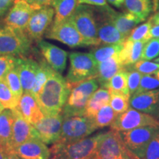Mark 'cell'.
Wrapping results in <instances>:
<instances>
[{"instance_id":"277c9868","label":"cell","mask_w":159,"mask_h":159,"mask_svg":"<svg viewBox=\"0 0 159 159\" xmlns=\"http://www.w3.org/2000/svg\"><path fill=\"white\" fill-rule=\"evenodd\" d=\"M32 40L21 30L5 25L0 27V56L23 57L30 51Z\"/></svg>"},{"instance_id":"681fc988","label":"cell","mask_w":159,"mask_h":159,"mask_svg":"<svg viewBox=\"0 0 159 159\" xmlns=\"http://www.w3.org/2000/svg\"><path fill=\"white\" fill-rule=\"evenodd\" d=\"M5 159H21L13 150H7V154Z\"/></svg>"},{"instance_id":"ba28073f","label":"cell","mask_w":159,"mask_h":159,"mask_svg":"<svg viewBox=\"0 0 159 159\" xmlns=\"http://www.w3.org/2000/svg\"><path fill=\"white\" fill-rule=\"evenodd\" d=\"M159 131V127L148 126L119 132L127 150L142 159L152 139Z\"/></svg>"},{"instance_id":"5bb4252c","label":"cell","mask_w":159,"mask_h":159,"mask_svg":"<svg viewBox=\"0 0 159 159\" xmlns=\"http://www.w3.org/2000/svg\"><path fill=\"white\" fill-rule=\"evenodd\" d=\"M63 116L59 114L44 116L33 125L39 139L46 144H54L59 141L63 124Z\"/></svg>"},{"instance_id":"7402d4cb","label":"cell","mask_w":159,"mask_h":159,"mask_svg":"<svg viewBox=\"0 0 159 159\" xmlns=\"http://www.w3.org/2000/svg\"><path fill=\"white\" fill-rule=\"evenodd\" d=\"M127 69L122 66L119 58V55L98 63L97 74L95 78L102 88H107L110 80L119 71Z\"/></svg>"},{"instance_id":"f35d334b","label":"cell","mask_w":159,"mask_h":159,"mask_svg":"<svg viewBox=\"0 0 159 159\" xmlns=\"http://www.w3.org/2000/svg\"><path fill=\"white\" fill-rule=\"evenodd\" d=\"M130 67L140 72L143 75H149L159 71V63L140 60Z\"/></svg>"},{"instance_id":"ab89813d","label":"cell","mask_w":159,"mask_h":159,"mask_svg":"<svg viewBox=\"0 0 159 159\" xmlns=\"http://www.w3.org/2000/svg\"><path fill=\"white\" fill-rule=\"evenodd\" d=\"M130 68V67H128ZM131 69H128L127 70L128 71V87L129 94H130V97L134 94H136L139 88L140 85L141 79H142V75L140 72L137 71L135 69L130 68Z\"/></svg>"},{"instance_id":"9f6ffc18","label":"cell","mask_w":159,"mask_h":159,"mask_svg":"<svg viewBox=\"0 0 159 159\" xmlns=\"http://www.w3.org/2000/svg\"><path fill=\"white\" fill-rule=\"evenodd\" d=\"M3 110H4V108L2 107V105H1V103H0V113H1Z\"/></svg>"},{"instance_id":"db71d44e","label":"cell","mask_w":159,"mask_h":159,"mask_svg":"<svg viewBox=\"0 0 159 159\" xmlns=\"http://www.w3.org/2000/svg\"><path fill=\"white\" fill-rule=\"evenodd\" d=\"M155 4V7H156V10L158 8V5H159V0H152Z\"/></svg>"},{"instance_id":"e0dca14e","label":"cell","mask_w":159,"mask_h":159,"mask_svg":"<svg viewBox=\"0 0 159 159\" xmlns=\"http://www.w3.org/2000/svg\"><path fill=\"white\" fill-rule=\"evenodd\" d=\"M38 46L44 60L51 68L62 75L66 66L67 52L43 40L39 41Z\"/></svg>"},{"instance_id":"91938a15","label":"cell","mask_w":159,"mask_h":159,"mask_svg":"<svg viewBox=\"0 0 159 159\" xmlns=\"http://www.w3.org/2000/svg\"><path fill=\"white\" fill-rule=\"evenodd\" d=\"M50 159H52V158H50Z\"/></svg>"},{"instance_id":"ac0fdd59","label":"cell","mask_w":159,"mask_h":159,"mask_svg":"<svg viewBox=\"0 0 159 159\" xmlns=\"http://www.w3.org/2000/svg\"><path fill=\"white\" fill-rule=\"evenodd\" d=\"M39 67L40 64L34 60L17 57L15 69L19 74L24 92H31Z\"/></svg>"},{"instance_id":"3957f363","label":"cell","mask_w":159,"mask_h":159,"mask_svg":"<svg viewBox=\"0 0 159 159\" xmlns=\"http://www.w3.org/2000/svg\"><path fill=\"white\" fill-rule=\"evenodd\" d=\"M96 78H91L73 85L61 114L64 117L83 116L87 102L99 88Z\"/></svg>"},{"instance_id":"d6a6232c","label":"cell","mask_w":159,"mask_h":159,"mask_svg":"<svg viewBox=\"0 0 159 159\" xmlns=\"http://www.w3.org/2000/svg\"><path fill=\"white\" fill-rule=\"evenodd\" d=\"M109 93H110L109 105L116 112V114L118 115L121 114L128 110L130 106V95L113 92V91H109Z\"/></svg>"},{"instance_id":"9a60e30c","label":"cell","mask_w":159,"mask_h":159,"mask_svg":"<svg viewBox=\"0 0 159 159\" xmlns=\"http://www.w3.org/2000/svg\"><path fill=\"white\" fill-rule=\"evenodd\" d=\"M13 112L14 120L10 150H13L19 145L31 139H39V135L34 126L27 122L16 108L13 110Z\"/></svg>"},{"instance_id":"d6986e66","label":"cell","mask_w":159,"mask_h":159,"mask_svg":"<svg viewBox=\"0 0 159 159\" xmlns=\"http://www.w3.org/2000/svg\"><path fill=\"white\" fill-rule=\"evenodd\" d=\"M21 159H50V149L40 139H31L12 150Z\"/></svg>"},{"instance_id":"f1b7e54d","label":"cell","mask_w":159,"mask_h":159,"mask_svg":"<svg viewBox=\"0 0 159 159\" xmlns=\"http://www.w3.org/2000/svg\"><path fill=\"white\" fill-rule=\"evenodd\" d=\"M39 64V69L37 72L34 85H33V87L30 92L32 96L36 99V101L38 99V97H39L40 92L42 90L43 85H44L46 82H47V79L49 78V75H50L51 72L53 70L45 60L41 61V62H40Z\"/></svg>"},{"instance_id":"f907efd6","label":"cell","mask_w":159,"mask_h":159,"mask_svg":"<svg viewBox=\"0 0 159 159\" xmlns=\"http://www.w3.org/2000/svg\"><path fill=\"white\" fill-rule=\"evenodd\" d=\"M7 154V150L2 145L0 144V159H5Z\"/></svg>"},{"instance_id":"4316f807","label":"cell","mask_w":159,"mask_h":159,"mask_svg":"<svg viewBox=\"0 0 159 159\" xmlns=\"http://www.w3.org/2000/svg\"><path fill=\"white\" fill-rule=\"evenodd\" d=\"M124 6L128 13L136 16L141 22L148 19L152 12L156 11L152 0H125Z\"/></svg>"},{"instance_id":"d4e9b609","label":"cell","mask_w":159,"mask_h":159,"mask_svg":"<svg viewBox=\"0 0 159 159\" xmlns=\"http://www.w3.org/2000/svg\"><path fill=\"white\" fill-rule=\"evenodd\" d=\"M110 102V93L108 89L105 88L98 89L91 95L87 102L83 116L93 119L97 113L105 105H108Z\"/></svg>"},{"instance_id":"4dcf8cb0","label":"cell","mask_w":159,"mask_h":159,"mask_svg":"<svg viewBox=\"0 0 159 159\" xmlns=\"http://www.w3.org/2000/svg\"><path fill=\"white\" fill-rule=\"evenodd\" d=\"M128 75L127 69L119 71L110 80L106 89L109 91L130 95L128 87Z\"/></svg>"},{"instance_id":"8fae6325","label":"cell","mask_w":159,"mask_h":159,"mask_svg":"<svg viewBox=\"0 0 159 159\" xmlns=\"http://www.w3.org/2000/svg\"><path fill=\"white\" fill-rule=\"evenodd\" d=\"M108 6L105 8L95 7L97 23V35L100 44H116L123 43L126 40L124 35L119 33L111 19Z\"/></svg>"},{"instance_id":"6f0895ef","label":"cell","mask_w":159,"mask_h":159,"mask_svg":"<svg viewBox=\"0 0 159 159\" xmlns=\"http://www.w3.org/2000/svg\"><path fill=\"white\" fill-rule=\"evenodd\" d=\"M155 62L159 63V57H157V58L155 59Z\"/></svg>"},{"instance_id":"1f68e13d","label":"cell","mask_w":159,"mask_h":159,"mask_svg":"<svg viewBox=\"0 0 159 159\" xmlns=\"http://www.w3.org/2000/svg\"><path fill=\"white\" fill-rule=\"evenodd\" d=\"M118 116L113 110L110 105H106L97 113L96 116L93 119L95 125L98 128H102L107 126H111Z\"/></svg>"},{"instance_id":"836d02e7","label":"cell","mask_w":159,"mask_h":159,"mask_svg":"<svg viewBox=\"0 0 159 159\" xmlns=\"http://www.w3.org/2000/svg\"><path fill=\"white\" fill-rule=\"evenodd\" d=\"M0 103L4 109L14 110L19 105V101L15 98L5 79L0 80Z\"/></svg>"},{"instance_id":"816d5d0a","label":"cell","mask_w":159,"mask_h":159,"mask_svg":"<svg viewBox=\"0 0 159 159\" xmlns=\"http://www.w3.org/2000/svg\"><path fill=\"white\" fill-rule=\"evenodd\" d=\"M128 156L129 158H130V159H141V158H138L137 156H135L134 154H133L132 152H130L129 150H128Z\"/></svg>"},{"instance_id":"e575fe53","label":"cell","mask_w":159,"mask_h":159,"mask_svg":"<svg viewBox=\"0 0 159 159\" xmlns=\"http://www.w3.org/2000/svg\"><path fill=\"white\" fill-rule=\"evenodd\" d=\"M5 80L7 85H8L9 89H11L12 93H13V94L14 95L15 98L19 102L20 99H21L24 93V91L19 74H18L17 71L16 70L15 67L6 75Z\"/></svg>"},{"instance_id":"44dd1931","label":"cell","mask_w":159,"mask_h":159,"mask_svg":"<svg viewBox=\"0 0 159 159\" xmlns=\"http://www.w3.org/2000/svg\"><path fill=\"white\" fill-rule=\"evenodd\" d=\"M16 109L25 120L33 125L44 116L36 99L28 92L23 93Z\"/></svg>"},{"instance_id":"8992f818","label":"cell","mask_w":159,"mask_h":159,"mask_svg":"<svg viewBox=\"0 0 159 159\" xmlns=\"http://www.w3.org/2000/svg\"><path fill=\"white\" fill-rule=\"evenodd\" d=\"M69 60L70 66L66 80L71 88L77 83L96 77L98 63L91 53L71 52Z\"/></svg>"},{"instance_id":"11a10c76","label":"cell","mask_w":159,"mask_h":159,"mask_svg":"<svg viewBox=\"0 0 159 159\" xmlns=\"http://www.w3.org/2000/svg\"><path fill=\"white\" fill-rule=\"evenodd\" d=\"M117 159H130V158H129L128 156H123V157H120V158H117Z\"/></svg>"},{"instance_id":"7a4b0ae2","label":"cell","mask_w":159,"mask_h":159,"mask_svg":"<svg viewBox=\"0 0 159 159\" xmlns=\"http://www.w3.org/2000/svg\"><path fill=\"white\" fill-rule=\"evenodd\" d=\"M104 133L69 144L55 143L50 149L52 159H92L97 145Z\"/></svg>"},{"instance_id":"d590c367","label":"cell","mask_w":159,"mask_h":159,"mask_svg":"<svg viewBox=\"0 0 159 159\" xmlns=\"http://www.w3.org/2000/svg\"><path fill=\"white\" fill-rule=\"evenodd\" d=\"M159 88V71L149 75H142L140 85L136 93L143 92Z\"/></svg>"},{"instance_id":"f546056e","label":"cell","mask_w":159,"mask_h":159,"mask_svg":"<svg viewBox=\"0 0 159 159\" xmlns=\"http://www.w3.org/2000/svg\"><path fill=\"white\" fill-rule=\"evenodd\" d=\"M123 43L116 44H105L102 47H95L91 51L97 63H102L114 55H119L123 48Z\"/></svg>"},{"instance_id":"bcb514c9","label":"cell","mask_w":159,"mask_h":159,"mask_svg":"<svg viewBox=\"0 0 159 159\" xmlns=\"http://www.w3.org/2000/svg\"><path fill=\"white\" fill-rule=\"evenodd\" d=\"M152 39H159V25H153L151 27L144 41L147 42Z\"/></svg>"},{"instance_id":"30bf717a","label":"cell","mask_w":159,"mask_h":159,"mask_svg":"<svg viewBox=\"0 0 159 159\" xmlns=\"http://www.w3.org/2000/svg\"><path fill=\"white\" fill-rule=\"evenodd\" d=\"M128 156L125 148L118 131L111 130L104 133L97 145L92 159H117Z\"/></svg>"},{"instance_id":"7bdbcfd3","label":"cell","mask_w":159,"mask_h":159,"mask_svg":"<svg viewBox=\"0 0 159 159\" xmlns=\"http://www.w3.org/2000/svg\"><path fill=\"white\" fill-rule=\"evenodd\" d=\"M77 2H78V5L79 4L87 5L95 7H99V8H105L109 6L106 0H77Z\"/></svg>"},{"instance_id":"6da1fadb","label":"cell","mask_w":159,"mask_h":159,"mask_svg":"<svg viewBox=\"0 0 159 159\" xmlns=\"http://www.w3.org/2000/svg\"><path fill=\"white\" fill-rule=\"evenodd\" d=\"M70 91L71 87L66 78L52 70L37 99L44 116L61 114Z\"/></svg>"},{"instance_id":"f5cc1de1","label":"cell","mask_w":159,"mask_h":159,"mask_svg":"<svg viewBox=\"0 0 159 159\" xmlns=\"http://www.w3.org/2000/svg\"><path fill=\"white\" fill-rule=\"evenodd\" d=\"M153 115H154V116L156 117V119H158V120H159V108L157 109V111H156V112H155V114Z\"/></svg>"},{"instance_id":"2e32d148","label":"cell","mask_w":159,"mask_h":159,"mask_svg":"<svg viewBox=\"0 0 159 159\" xmlns=\"http://www.w3.org/2000/svg\"><path fill=\"white\" fill-rule=\"evenodd\" d=\"M35 10L36 8L24 0H16L8 14L4 20L5 25L25 31Z\"/></svg>"},{"instance_id":"680465c9","label":"cell","mask_w":159,"mask_h":159,"mask_svg":"<svg viewBox=\"0 0 159 159\" xmlns=\"http://www.w3.org/2000/svg\"><path fill=\"white\" fill-rule=\"evenodd\" d=\"M158 9H159V5H158Z\"/></svg>"},{"instance_id":"7c38bea8","label":"cell","mask_w":159,"mask_h":159,"mask_svg":"<svg viewBox=\"0 0 159 159\" xmlns=\"http://www.w3.org/2000/svg\"><path fill=\"white\" fill-rule=\"evenodd\" d=\"M55 11L51 6H45L36 9L33 12L25 32L32 41L35 40L39 42L41 41L46 31L52 25Z\"/></svg>"},{"instance_id":"4fadbf2b","label":"cell","mask_w":159,"mask_h":159,"mask_svg":"<svg viewBox=\"0 0 159 159\" xmlns=\"http://www.w3.org/2000/svg\"><path fill=\"white\" fill-rule=\"evenodd\" d=\"M46 37L54 39L64 43L69 47L75 48L79 47H87L85 40L70 19L55 26H51Z\"/></svg>"},{"instance_id":"52a82bcc","label":"cell","mask_w":159,"mask_h":159,"mask_svg":"<svg viewBox=\"0 0 159 159\" xmlns=\"http://www.w3.org/2000/svg\"><path fill=\"white\" fill-rule=\"evenodd\" d=\"M97 130L93 119L85 116L64 117L59 141L60 144H69L87 138Z\"/></svg>"},{"instance_id":"9c48e42d","label":"cell","mask_w":159,"mask_h":159,"mask_svg":"<svg viewBox=\"0 0 159 159\" xmlns=\"http://www.w3.org/2000/svg\"><path fill=\"white\" fill-rule=\"evenodd\" d=\"M148 126L159 127V120L152 115L130 107L124 113L117 116L111 128V130L123 132Z\"/></svg>"},{"instance_id":"b9f144b4","label":"cell","mask_w":159,"mask_h":159,"mask_svg":"<svg viewBox=\"0 0 159 159\" xmlns=\"http://www.w3.org/2000/svg\"><path fill=\"white\" fill-rule=\"evenodd\" d=\"M142 159H159V131L150 141Z\"/></svg>"},{"instance_id":"f6af8a7d","label":"cell","mask_w":159,"mask_h":159,"mask_svg":"<svg viewBox=\"0 0 159 159\" xmlns=\"http://www.w3.org/2000/svg\"><path fill=\"white\" fill-rule=\"evenodd\" d=\"M16 0H0V17L2 16L11 5H13Z\"/></svg>"},{"instance_id":"ffe728a7","label":"cell","mask_w":159,"mask_h":159,"mask_svg":"<svg viewBox=\"0 0 159 159\" xmlns=\"http://www.w3.org/2000/svg\"><path fill=\"white\" fill-rule=\"evenodd\" d=\"M131 108L153 115L159 108V89L136 93L130 97Z\"/></svg>"},{"instance_id":"5b68a950","label":"cell","mask_w":159,"mask_h":159,"mask_svg":"<svg viewBox=\"0 0 159 159\" xmlns=\"http://www.w3.org/2000/svg\"><path fill=\"white\" fill-rule=\"evenodd\" d=\"M69 19L84 39L87 46L100 45L97 35L95 7L79 4Z\"/></svg>"},{"instance_id":"60d3db41","label":"cell","mask_w":159,"mask_h":159,"mask_svg":"<svg viewBox=\"0 0 159 159\" xmlns=\"http://www.w3.org/2000/svg\"><path fill=\"white\" fill-rule=\"evenodd\" d=\"M16 57L11 55L0 56V80L5 79L6 75L15 67Z\"/></svg>"},{"instance_id":"83f0119b","label":"cell","mask_w":159,"mask_h":159,"mask_svg":"<svg viewBox=\"0 0 159 159\" xmlns=\"http://www.w3.org/2000/svg\"><path fill=\"white\" fill-rule=\"evenodd\" d=\"M78 5L77 0H53L52 7L55 16L51 26H55L69 19Z\"/></svg>"},{"instance_id":"c3c4849f","label":"cell","mask_w":159,"mask_h":159,"mask_svg":"<svg viewBox=\"0 0 159 159\" xmlns=\"http://www.w3.org/2000/svg\"><path fill=\"white\" fill-rule=\"evenodd\" d=\"M149 19L153 25H159V11L152 15Z\"/></svg>"},{"instance_id":"603a6c76","label":"cell","mask_w":159,"mask_h":159,"mask_svg":"<svg viewBox=\"0 0 159 159\" xmlns=\"http://www.w3.org/2000/svg\"><path fill=\"white\" fill-rule=\"evenodd\" d=\"M146 43L144 41H130L125 40L123 48L119 54L121 63L125 68H128L140 61L143 49Z\"/></svg>"},{"instance_id":"8d00e7d4","label":"cell","mask_w":159,"mask_h":159,"mask_svg":"<svg viewBox=\"0 0 159 159\" xmlns=\"http://www.w3.org/2000/svg\"><path fill=\"white\" fill-rule=\"evenodd\" d=\"M159 56V39H152L147 41L143 49L141 60L152 61Z\"/></svg>"},{"instance_id":"cb8c5ba5","label":"cell","mask_w":159,"mask_h":159,"mask_svg":"<svg viewBox=\"0 0 159 159\" xmlns=\"http://www.w3.org/2000/svg\"><path fill=\"white\" fill-rule=\"evenodd\" d=\"M109 13L116 28L126 39L136 26L141 22L136 16L128 12L117 13L114 10L111 8Z\"/></svg>"},{"instance_id":"484cf974","label":"cell","mask_w":159,"mask_h":159,"mask_svg":"<svg viewBox=\"0 0 159 159\" xmlns=\"http://www.w3.org/2000/svg\"><path fill=\"white\" fill-rule=\"evenodd\" d=\"M13 120V110L4 109L0 113V144L7 150H11Z\"/></svg>"},{"instance_id":"ee69618b","label":"cell","mask_w":159,"mask_h":159,"mask_svg":"<svg viewBox=\"0 0 159 159\" xmlns=\"http://www.w3.org/2000/svg\"><path fill=\"white\" fill-rule=\"evenodd\" d=\"M35 8L39 9L45 6H51L53 0H24Z\"/></svg>"},{"instance_id":"74e56055","label":"cell","mask_w":159,"mask_h":159,"mask_svg":"<svg viewBox=\"0 0 159 159\" xmlns=\"http://www.w3.org/2000/svg\"><path fill=\"white\" fill-rule=\"evenodd\" d=\"M153 26L150 19L147 22L142 25H139V27H135V28L131 31L130 35L127 38V41H144L145 38L148 35L149 30L151 27Z\"/></svg>"},{"instance_id":"7dc6e473","label":"cell","mask_w":159,"mask_h":159,"mask_svg":"<svg viewBox=\"0 0 159 159\" xmlns=\"http://www.w3.org/2000/svg\"><path fill=\"white\" fill-rule=\"evenodd\" d=\"M106 1L116 8H121L125 3V0H106Z\"/></svg>"}]
</instances>
